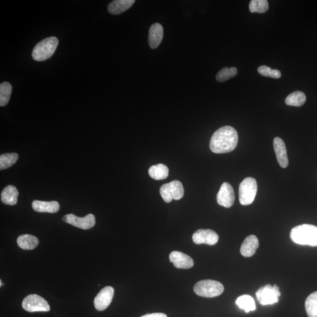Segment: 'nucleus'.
<instances>
[{"label": "nucleus", "mask_w": 317, "mask_h": 317, "mask_svg": "<svg viewBox=\"0 0 317 317\" xmlns=\"http://www.w3.org/2000/svg\"><path fill=\"white\" fill-rule=\"evenodd\" d=\"M238 140V132L234 128L222 127L216 131L211 138L210 150L215 154L230 152L237 146Z\"/></svg>", "instance_id": "1"}, {"label": "nucleus", "mask_w": 317, "mask_h": 317, "mask_svg": "<svg viewBox=\"0 0 317 317\" xmlns=\"http://www.w3.org/2000/svg\"><path fill=\"white\" fill-rule=\"evenodd\" d=\"M290 238L296 244L317 246V227L316 226L304 224L293 228Z\"/></svg>", "instance_id": "2"}, {"label": "nucleus", "mask_w": 317, "mask_h": 317, "mask_svg": "<svg viewBox=\"0 0 317 317\" xmlns=\"http://www.w3.org/2000/svg\"><path fill=\"white\" fill-rule=\"evenodd\" d=\"M58 44V40L55 36L42 40L34 48L32 58L36 62H44L50 58L54 54Z\"/></svg>", "instance_id": "3"}, {"label": "nucleus", "mask_w": 317, "mask_h": 317, "mask_svg": "<svg viewBox=\"0 0 317 317\" xmlns=\"http://www.w3.org/2000/svg\"><path fill=\"white\" fill-rule=\"evenodd\" d=\"M194 292L198 296L213 298L222 294L224 286L221 282L212 280L198 282L194 286Z\"/></svg>", "instance_id": "4"}, {"label": "nucleus", "mask_w": 317, "mask_h": 317, "mask_svg": "<svg viewBox=\"0 0 317 317\" xmlns=\"http://www.w3.org/2000/svg\"><path fill=\"white\" fill-rule=\"evenodd\" d=\"M257 192L258 184L255 178L251 177L244 178L238 188L239 201L241 204H251L254 200Z\"/></svg>", "instance_id": "5"}, {"label": "nucleus", "mask_w": 317, "mask_h": 317, "mask_svg": "<svg viewBox=\"0 0 317 317\" xmlns=\"http://www.w3.org/2000/svg\"><path fill=\"white\" fill-rule=\"evenodd\" d=\"M256 298L261 305H272L278 302L279 296H281L278 286L266 285L260 288L256 293Z\"/></svg>", "instance_id": "6"}, {"label": "nucleus", "mask_w": 317, "mask_h": 317, "mask_svg": "<svg viewBox=\"0 0 317 317\" xmlns=\"http://www.w3.org/2000/svg\"><path fill=\"white\" fill-rule=\"evenodd\" d=\"M162 198L166 203H170L173 200H180L184 195V188L180 181L174 180L163 184L160 188Z\"/></svg>", "instance_id": "7"}, {"label": "nucleus", "mask_w": 317, "mask_h": 317, "mask_svg": "<svg viewBox=\"0 0 317 317\" xmlns=\"http://www.w3.org/2000/svg\"><path fill=\"white\" fill-rule=\"evenodd\" d=\"M22 306L26 311L34 312H48L50 306L48 302L42 296L36 294H30L24 299Z\"/></svg>", "instance_id": "8"}, {"label": "nucleus", "mask_w": 317, "mask_h": 317, "mask_svg": "<svg viewBox=\"0 0 317 317\" xmlns=\"http://www.w3.org/2000/svg\"><path fill=\"white\" fill-rule=\"evenodd\" d=\"M62 220L67 224L83 229V230H88V229L92 228L96 222L95 216L92 214H88L84 218L78 217L73 214H68L66 215L63 218Z\"/></svg>", "instance_id": "9"}, {"label": "nucleus", "mask_w": 317, "mask_h": 317, "mask_svg": "<svg viewBox=\"0 0 317 317\" xmlns=\"http://www.w3.org/2000/svg\"><path fill=\"white\" fill-rule=\"evenodd\" d=\"M235 194L234 188L230 184H222L217 194V201L219 205L229 208L234 203Z\"/></svg>", "instance_id": "10"}, {"label": "nucleus", "mask_w": 317, "mask_h": 317, "mask_svg": "<svg viewBox=\"0 0 317 317\" xmlns=\"http://www.w3.org/2000/svg\"><path fill=\"white\" fill-rule=\"evenodd\" d=\"M114 295V289L112 286H107L100 290L94 300V306L98 311H104L108 308Z\"/></svg>", "instance_id": "11"}, {"label": "nucleus", "mask_w": 317, "mask_h": 317, "mask_svg": "<svg viewBox=\"0 0 317 317\" xmlns=\"http://www.w3.org/2000/svg\"><path fill=\"white\" fill-rule=\"evenodd\" d=\"M195 244H206L213 246L217 244L218 235L210 229H200L194 232L192 236Z\"/></svg>", "instance_id": "12"}, {"label": "nucleus", "mask_w": 317, "mask_h": 317, "mask_svg": "<svg viewBox=\"0 0 317 317\" xmlns=\"http://www.w3.org/2000/svg\"><path fill=\"white\" fill-rule=\"evenodd\" d=\"M170 260L174 267L178 268L188 269L193 267L194 262L190 256L178 251L171 252Z\"/></svg>", "instance_id": "13"}, {"label": "nucleus", "mask_w": 317, "mask_h": 317, "mask_svg": "<svg viewBox=\"0 0 317 317\" xmlns=\"http://www.w3.org/2000/svg\"><path fill=\"white\" fill-rule=\"evenodd\" d=\"M273 145L280 166L282 168H286L288 165V158L284 141L281 138L276 137L273 140Z\"/></svg>", "instance_id": "14"}, {"label": "nucleus", "mask_w": 317, "mask_h": 317, "mask_svg": "<svg viewBox=\"0 0 317 317\" xmlns=\"http://www.w3.org/2000/svg\"><path fill=\"white\" fill-rule=\"evenodd\" d=\"M164 37V28L160 23H154L150 29L148 42L152 49H156L162 42Z\"/></svg>", "instance_id": "15"}, {"label": "nucleus", "mask_w": 317, "mask_h": 317, "mask_svg": "<svg viewBox=\"0 0 317 317\" xmlns=\"http://www.w3.org/2000/svg\"><path fill=\"white\" fill-rule=\"evenodd\" d=\"M259 246L258 239L254 235H250L246 238L242 242L240 252L246 258L252 257L256 254Z\"/></svg>", "instance_id": "16"}, {"label": "nucleus", "mask_w": 317, "mask_h": 317, "mask_svg": "<svg viewBox=\"0 0 317 317\" xmlns=\"http://www.w3.org/2000/svg\"><path fill=\"white\" fill-rule=\"evenodd\" d=\"M32 207L34 210L40 213L55 214L60 210V204L56 201L34 200L32 202Z\"/></svg>", "instance_id": "17"}, {"label": "nucleus", "mask_w": 317, "mask_h": 317, "mask_svg": "<svg viewBox=\"0 0 317 317\" xmlns=\"http://www.w3.org/2000/svg\"><path fill=\"white\" fill-rule=\"evenodd\" d=\"M134 2V0H114L108 6V11L110 14H120L130 8Z\"/></svg>", "instance_id": "18"}, {"label": "nucleus", "mask_w": 317, "mask_h": 317, "mask_svg": "<svg viewBox=\"0 0 317 317\" xmlns=\"http://www.w3.org/2000/svg\"><path fill=\"white\" fill-rule=\"evenodd\" d=\"M18 191L13 185H8L2 192L1 200L3 204L14 206L18 204Z\"/></svg>", "instance_id": "19"}, {"label": "nucleus", "mask_w": 317, "mask_h": 317, "mask_svg": "<svg viewBox=\"0 0 317 317\" xmlns=\"http://www.w3.org/2000/svg\"><path fill=\"white\" fill-rule=\"evenodd\" d=\"M18 244L19 247L24 250H33L39 244L38 238L31 234H22L18 238Z\"/></svg>", "instance_id": "20"}, {"label": "nucleus", "mask_w": 317, "mask_h": 317, "mask_svg": "<svg viewBox=\"0 0 317 317\" xmlns=\"http://www.w3.org/2000/svg\"><path fill=\"white\" fill-rule=\"evenodd\" d=\"M150 176L155 180H163L168 176V168L166 165L160 164L152 166L148 170Z\"/></svg>", "instance_id": "21"}, {"label": "nucleus", "mask_w": 317, "mask_h": 317, "mask_svg": "<svg viewBox=\"0 0 317 317\" xmlns=\"http://www.w3.org/2000/svg\"><path fill=\"white\" fill-rule=\"evenodd\" d=\"M236 304L239 308L244 310L246 313L254 312L256 306L254 298L250 296L242 295L236 300Z\"/></svg>", "instance_id": "22"}, {"label": "nucleus", "mask_w": 317, "mask_h": 317, "mask_svg": "<svg viewBox=\"0 0 317 317\" xmlns=\"http://www.w3.org/2000/svg\"><path fill=\"white\" fill-rule=\"evenodd\" d=\"M306 101V96L304 93L301 91H295L286 98L285 102L288 106L300 107L302 106Z\"/></svg>", "instance_id": "23"}, {"label": "nucleus", "mask_w": 317, "mask_h": 317, "mask_svg": "<svg viewBox=\"0 0 317 317\" xmlns=\"http://www.w3.org/2000/svg\"><path fill=\"white\" fill-rule=\"evenodd\" d=\"M305 306L308 317H317V291L306 298Z\"/></svg>", "instance_id": "24"}, {"label": "nucleus", "mask_w": 317, "mask_h": 317, "mask_svg": "<svg viewBox=\"0 0 317 317\" xmlns=\"http://www.w3.org/2000/svg\"><path fill=\"white\" fill-rule=\"evenodd\" d=\"M12 86L8 82L0 84V106H4L9 102L12 93Z\"/></svg>", "instance_id": "25"}, {"label": "nucleus", "mask_w": 317, "mask_h": 317, "mask_svg": "<svg viewBox=\"0 0 317 317\" xmlns=\"http://www.w3.org/2000/svg\"><path fill=\"white\" fill-rule=\"evenodd\" d=\"M18 158V154L16 153L4 154L0 156V170H4L12 166Z\"/></svg>", "instance_id": "26"}, {"label": "nucleus", "mask_w": 317, "mask_h": 317, "mask_svg": "<svg viewBox=\"0 0 317 317\" xmlns=\"http://www.w3.org/2000/svg\"><path fill=\"white\" fill-rule=\"evenodd\" d=\"M268 8V2L266 0H252L249 4L250 11L252 13L262 14L267 12Z\"/></svg>", "instance_id": "27"}, {"label": "nucleus", "mask_w": 317, "mask_h": 317, "mask_svg": "<svg viewBox=\"0 0 317 317\" xmlns=\"http://www.w3.org/2000/svg\"><path fill=\"white\" fill-rule=\"evenodd\" d=\"M238 74V69L236 67L230 68H224L219 72L216 76L218 82H224L235 76Z\"/></svg>", "instance_id": "28"}, {"label": "nucleus", "mask_w": 317, "mask_h": 317, "mask_svg": "<svg viewBox=\"0 0 317 317\" xmlns=\"http://www.w3.org/2000/svg\"><path fill=\"white\" fill-rule=\"evenodd\" d=\"M258 72L261 76L278 79L282 76V73L278 70H272L270 67L262 66L258 67Z\"/></svg>", "instance_id": "29"}, {"label": "nucleus", "mask_w": 317, "mask_h": 317, "mask_svg": "<svg viewBox=\"0 0 317 317\" xmlns=\"http://www.w3.org/2000/svg\"><path fill=\"white\" fill-rule=\"evenodd\" d=\"M140 317H168V316L164 313L157 312L152 314H148L141 316Z\"/></svg>", "instance_id": "30"}, {"label": "nucleus", "mask_w": 317, "mask_h": 317, "mask_svg": "<svg viewBox=\"0 0 317 317\" xmlns=\"http://www.w3.org/2000/svg\"><path fill=\"white\" fill-rule=\"evenodd\" d=\"M3 284H2V281L0 280V286H2Z\"/></svg>", "instance_id": "31"}]
</instances>
